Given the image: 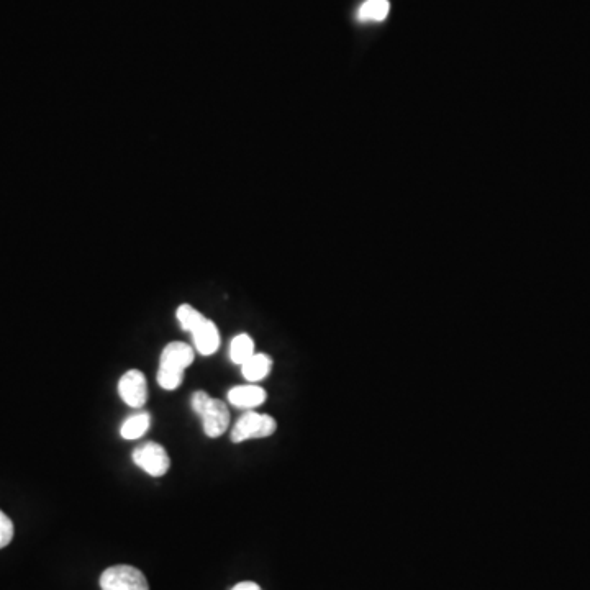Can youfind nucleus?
I'll return each mask as SVG.
<instances>
[{
  "label": "nucleus",
  "mask_w": 590,
  "mask_h": 590,
  "mask_svg": "<svg viewBox=\"0 0 590 590\" xmlns=\"http://www.w3.org/2000/svg\"><path fill=\"white\" fill-rule=\"evenodd\" d=\"M192 346L182 341H173L164 348L159 359L158 384L164 391H176L184 381V371L194 363Z\"/></svg>",
  "instance_id": "f257e3e1"
},
{
  "label": "nucleus",
  "mask_w": 590,
  "mask_h": 590,
  "mask_svg": "<svg viewBox=\"0 0 590 590\" xmlns=\"http://www.w3.org/2000/svg\"><path fill=\"white\" fill-rule=\"evenodd\" d=\"M277 423L271 415L258 412H246L238 418L232 430L233 443H243L258 438H268L276 433Z\"/></svg>",
  "instance_id": "f03ea898"
},
{
  "label": "nucleus",
  "mask_w": 590,
  "mask_h": 590,
  "mask_svg": "<svg viewBox=\"0 0 590 590\" xmlns=\"http://www.w3.org/2000/svg\"><path fill=\"white\" fill-rule=\"evenodd\" d=\"M102 590H150L145 574L140 569L118 564L105 569L100 576Z\"/></svg>",
  "instance_id": "7ed1b4c3"
},
{
  "label": "nucleus",
  "mask_w": 590,
  "mask_h": 590,
  "mask_svg": "<svg viewBox=\"0 0 590 590\" xmlns=\"http://www.w3.org/2000/svg\"><path fill=\"white\" fill-rule=\"evenodd\" d=\"M133 463L143 469L146 474L153 477H161L171 468V459L163 446L159 443H145L133 451Z\"/></svg>",
  "instance_id": "20e7f679"
},
{
  "label": "nucleus",
  "mask_w": 590,
  "mask_h": 590,
  "mask_svg": "<svg viewBox=\"0 0 590 590\" xmlns=\"http://www.w3.org/2000/svg\"><path fill=\"white\" fill-rule=\"evenodd\" d=\"M118 394L122 397L123 402L133 409L143 407L148 400V384H146L145 374L138 369H130L128 373L123 374L118 381Z\"/></svg>",
  "instance_id": "39448f33"
},
{
  "label": "nucleus",
  "mask_w": 590,
  "mask_h": 590,
  "mask_svg": "<svg viewBox=\"0 0 590 590\" xmlns=\"http://www.w3.org/2000/svg\"><path fill=\"white\" fill-rule=\"evenodd\" d=\"M200 418H202L205 435L209 438H218L227 432L230 412H228L227 404L222 400L210 399L209 405L205 407Z\"/></svg>",
  "instance_id": "423d86ee"
},
{
  "label": "nucleus",
  "mask_w": 590,
  "mask_h": 590,
  "mask_svg": "<svg viewBox=\"0 0 590 590\" xmlns=\"http://www.w3.org/2000/svg\"><path fill=\"white\" fill-rule=\"evenodd\" d=\"M191 335L196 350L202 356L214 354L220 346V333H218L217 325L210 318L204 317V320L192 330Z\"/></svg>",
  "instance_id": "0eeeda50"
},
{
  "label": "nucleus",
  "mask_w": 590,
  "mask_h": 590,
  "mask_svg": "<svg viewBox=\"0 0 590 590\" xmlns=\"http://www.w3.org/2000/svg\"><path fill=\"white\" fill-rule=\"evenodd\" d=\"M266 397L268 395H266L263 387L255 386V384L236 386L233 387L232 391L228 392L230 404L235 405L238 409H255L258 405L264 404Z\"/></svg>",
  "instance_id": "6e6552de"
},
{
  "label": "nucleus",
  "mask_w": 590,
  "mask_h": 590,
  "mask_svg": "<svg viewBox=\"0 0 590 590\" xmlns=\"http://www.w3.org/2000/svg\"><path fill=\"white\" fill-rule=\"evenodd\" d=\"M273 368V359L268 354L255 353L246 363L241 364V373L246 381L258 382L268 377Z\"/></svg>",
  "instance_id": "1a4fd4ad"
},
{
  "label": "nucleus",
  "mask_w": 590,
  "mask_h": 590,
  "mask_svg": "<svg viewBox=\"0 0 590 590\" xmlns=\"http://www.w3.org/2000/svg\"><path fill=\"white\" fill-rule=\"evenodd\" d=\"M391 12L389 0H366L358 10L359 22H384Z\"/></svg>",
  "instance_id": "9d476101"
},
{
  "label": "nucleus",
  "mask_w": 590,
  "mask_h": 590,
  "mask_svg": "<svg viewBox=\"0 0 590 590\" xmlns=\"http://www.w3.org/2000/svg\"><path fill=\"white\" fill-rule=\"evenodd\" d=\"M151 425L150 413L141 412L133 417L127 418L120 428V435L125 440H138L148 432Z\"/></svg>",
  "instance_id": "9b49d317"
},
{
  "label": "nucleus",
  "mask_w": 590,
  "mask_h": 590,
  "mask_svg": "<svg viewBox=\"0 0 590 590\" xmlns=\"http://www.w3.org/2000/svg\"><path fill=\"white\" fill-rule=\"evenodd\" d=\"M255 354V341L250 335L241 333V335L235 336L230 345V359L235 364H243L248 361Z\"/></svg>",
  "instance_id": "f8f14e48"
},
{
  "label": "nucleus",
  "mask_w": 590,
  "mask_h": 590,
  "mask_svg": "<svg viewBox=\"0 0 590 590\" xmlns=\"http://www.w3.org/2000/svg\"><path fill=\"white\" fill-rule=\"evenodd\" d=\"M177 322L181 325L182 330L191 333L194 328L204 320V315L200 314L199 310L194 309L192 305L184 304L177 309Z\"/></svg>",
  "instance_id": "ddd939ff"
},
{
  "label": "nucleus",
  "mask_w": 590,
  "mask_h": 590,
  "mask_svg": "<svg viewBox=\"0 0 590 590\" xmlns=\"http://www.w3.org/2000/svg\"><path fill=\"white\" fill-rule=\"evenodd\" d=\"M14 533V522H12V520L0 510V550L12 543V540H14Z\"/></svg>",
  "instance_id": "4468645a"
},
{
  "label": "nucleus",
  "mask_w": 590,
  "mask_h": 590,
  "mask_svg": "<svg viewBox=\"0 0 590 590\" xmlns=\"http://www.w3.org/2000/svg\"><path fill=\"white\" fill-rule=\"evenodd\" d=\"M210 399H212V397H210L207 392H194V395H192V410H194V412L200 417L202 412H204L205 407L209 405Z\"/></svg>",
  "instance_id": "2eb2a0df"
},
{
  "label": "nucleus",
  "mask_w": 590,
  "mask_h": 590,
  "mask_svg": "<svg viewBox=\"0 0 590 590\" xmlns=\"http://www.w3.org/2000/svg\"><path fill=\"white\" fill-rule=\"evenodd\" d=\"M232 590H263L261 587L256 584V582L245 581L240 582V584H236Z\"/></svg>",
  "instance_id": "dca6fc26"
}]
</instances>
